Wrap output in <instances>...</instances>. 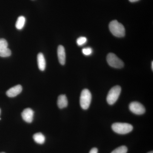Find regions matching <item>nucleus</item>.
Segmentation results:
<instances>
[{"mask_svg":"<svg viewBox=\"0 0 153 153\" xmlns=\"http://www.w3.org/2000/svg\"><path fill=\"white\" fill-rule=\"evenodd\" d=\"M109 28L110 32L116 37L122 38L125 35L124 27L117 20H113L110 23Z\"/></svg>","mask_w":153,"mask_h":153,"instance_id":"f257e3e1","label":"nucleus"},{"mask_svg":"<svg viewBox=\"0 0 153 153\" xmlns=\"http://www.w3.org/2000/svg\"><path fill=\"white\" fill-rule=\"evenodd\" d=\"M111 128L117 133L125 134L131 132L133 130V127L131 125L127 123H116L111 126Z\"/></svg>","mask_w":153,"mask_h":153,"instance_id":"f03ea898","label":"nucleus"},{"mask_svg":"<svg viewBox=\"0 0 153 153\" xmlns=\"http://www.w3.org/2000/svg\"><path fill=\"white\" fill-rule=\"evenodd\" d=\"M121 88L119 85H116L110 90L107 96V101L109 105L114 104L120 95Z\"/></svg>","mask_w":153,"mask_h":153,"instance_id":"7ed1b4c3","label":"nucleus"},{"mask_svg":"<svg viewBox=\"0 0 153 153\" xmlns=\"http://www.w3.org/2000/svg\"><path fill=\"white\" fill-rule=\"evenodd\" d=\"M91 100V94L88 89H84L81 92L80 97V105L82 109H88Z\"/></svg>","mask_w":153,"mask_h":153,"instance_id":"20e7f679","label":"nucleus"},{"mask_svg":"<svg viewBox=\"0 0 153 153\" xmlns=\"http://www.w3.org/2000/svg\"><path fill=\"white\" fill-rule=\"evenodd\" d=\"M107 61L109 66L113 68H121L124 66L123 61L114 53H110L108 55Z\"/></svg>","mask_w":153,"mask_h":153,"instance_id":"39448f33","label":"nucleus"},{"mask_svg":"<svg viewBox=\"0 0 153 153\" xmlns=\"http://www.w3.org/2000/svg\"><path fill=\"white\" fill-rule=\"evenodd\" d=\"M129 108L132 112L137 115L143 114L146 111L144 106L138 102H131L129 105Z\"/></svg>","mask_w":153,"mask_h":153,"instance_id":"423d86ee","label":"nucleus"},{"mask_svg":"<svg viewBox=\"0 0 153 153\" xmlns=\"http://www.w3.org/2000/svg\"><path fill=\"white\" fill-rule=\"evenodd\" d=\"M8 44L5 39H0V57H8L11 55V51L8 48Z\"/></svg>","mask_w":153,"mask_h":153,"instance_id":"0eeeda50","label":"nucleus"},{"mask_svg":"<svg viewBox=\"0 0 153 153\" xmlns=\"http://www.w3.org/2000/svg\"><path fill=\"white\" fill-rule=\"evenodd\" d=\"M34 111L30 108H27L23 111L22 114V118L28 123H31L33 121Z\"/></svg>","mask_w":153,"mask_h":153,"instance_id":"6e6552de","label":"nucleus"},{"mask_svg":"<svg viewBox=\"0 0 153 153\" xmlns=\"http://www.w3.org/2000/svg\"><path fill=\"white\" fill-rule=\"evenodd\" d=\"M22 85H18L11 88L6 92V94L8 97H14L19 95L22 92Z\"/></svg>","mask_w":153,"mask_h":153,"instance_id":"1a4fd4ad","label":"nucleus"},{"mask_svg":"<svg viewBox=\"0 0 153 153\" xmlns=\"http://www.w3.org/2000/svg\"><path fill=\"white\" fill-rule=\"evenodd\" d=\"M57 56L60 64L64 65L66 62V53L65 49L62 45H60L57 48Z\"/></svg>","mask_w":153,"mask_h":153,"instance_id":"9d476101","label":"nucleus"},{"mask_svg":"<svg viewBox=\"0 0 153 153\" xmlns=\"http://www.w3.org/2000/svg\"><path fill=\"white\" fill-rule=\"evenodd\" d=\"M57 104L60 109L66 107L68 105V100L66 96L64 94L59 96L57 99Z\"/></svg>","mask_w":153,"mask_h":153,"instance_id":"9b49d317","label":"nucleus"},{"mask_svg":"<svg viewBox=\"0 0 153 153\" xmlns=\"http://www.w3.org/2000/svg\"><path fill=\"white\" fill-rule=\"evenodd\" d=\"M37 60L39 69L41 71H44L46 68V63L44 55L42 53H40L38 54Z\"/></svg>","mask_w":153,"mask_h":153,"instance_id":"f8f14e48","label":"nucleus"},{"mask_svg":"<svg viewBox=\"0 0 153 153\" xmlns=\"http://www.w3.org/2000/svg\"><path fill=\"white\" fill-rule=\"evenodd\" d=\"M33 139L37 143L43 144L45 141V137L41 133L35 134L33 136Z\"/></svg>","mask_w":153,"mask_h":153,"instance_id":"ddd939ff","label":"nucleus"},{"mask_svg":"<svg viewBox=\"0 0 153 153\" xmlns=\"http://www.w3.org/2000/svg\"><path fill=\"white\" fill-rule=\"evenodd\" d=\"M25 22H26V19L25 17L23 16H19L17 19L16 23V28L18 30H22L25 26Z\"/></svg>","mask_w":153,"mask_h":153,"instance_id":"4468645a","label":"nucleus"},{"mask_svg":"<svg viewBox=\"0 0 153 153\" xmlns=\"http://www.w3.org/2000/svg\"><path fill=\"white\" fill-rule=\"evenodd\" d=\"M128 149L126 146H121L113 151L111 153H127Z\"/></svg>","mask_w":153,"mask_h":153,"instance_id":"2eb2a0df","label":"nucleus"},{"mask_svg":"<svg viewBox=\"0 0 153 153\" xmlns=\"http://www.w3.org/2000/svg\"><path fill=\"white\" fill-rule=\"evenodd\" d=\"M87 38L85 37H80L76 40V43L79 46H81L84 45L87 42Z\"/></svg>","mask_w":153,"mask_h":153,"instance_id":"dca6fc26","label":"nucleus"},{"mask_svg":"<svg viewBox=\"0 0 153 153\" xmlns=\"http://www.w3.org/2000/svg\"><path fill=\"white\" fill-rule=\"evenodd\" d=\"M82 52L83 55L88 56L91 55L92 53V49L90 47H86L82 49Z\"/></svg>","mask_w":153,"mask_h":153,"instance_id":"f3484780","label":"nucleus"},{"mask_svg":"<svg viewBox=\"0 0 153 153\" xmlns=\"http://www.w3.org/2000/svg\"><path fill=\"white\" fill-rule=\"evenodd\" d=\"M89 153H98V149L97 148H94L91 150Z\"/></svg>","mask_w":153,"mask_h":153,"instance_id":"a211bd4d","label":"nucleus"},{"mask_svg":"<svg viewBox=\"0 0 153 153\" xmlns=\"http://www.w3.org/2000/svg\"><path fill=\"white\" fill-rule=\"evenodd\" d=\"M129 1L131 2H135L137 1H139V0H129Z\"/></svg>","mask_w":153,"mask_h":153,"instance_id":"6ab92c4d","label":"nucleus"},{"mask_svg":"<svg viewBox=\"0 0 153 153\" xmlns=\"http://www.w3.org/2000/svg\"><path fill=\"white\" fill-rule=\"evenodd\" d=\"M152 70H153V61L152 62Z\"/></svg>","mask_w":153,"mask_h":153,"instance_id":"aec40b11","label":"nucleus"},{"mask_svg":"<svg viewBox=\"0 0 153 153\" xmlns=\"http://www.w3.org/2000/svg\"><path fill=\"white\" fill-rule=\"evenodd\" d=\"M148 153H153V151H151V152H149Z\"/></svg>","mask_w":153,"mask_h":153,"instance_id":"412c9836","label":"nucleus"},{"mask_svg":"<svg viewBox=\"0 0 153 153\" xmlns=\"http://www.w3.org/2000/svg\"><path fill=\"white\" fill-rule=\"evenodd\" d=\"M1 109H0V115H1ZM0 120H1V118H0Z\"/></svg>","mask_w":153,"mask_h":153,"instance_id":"4be33fe9","label":"nucleus"},{"mask_svg":"<svg viewBox=\"0 0 153 153\" xmlns=\"http://www.w3.org/2000/svg\"><path fill=\"white\" fill-rule=\"evenodd\" d=\"M4 153V152H1V153Z\"/></svg>","mask_w":153,"mask_h":153,"instance_id":"5701e85b","label":"nucleus"}]
</instances>
